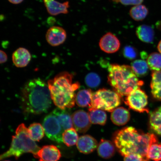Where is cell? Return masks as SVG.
Segmentation results:
<instances>
[{"instance_id":"277c9868","label":"cell","mask_w":161,"mask_h":161,"mask_svg":"<svg viewBox=\"0 0 161 161\" xmlns=\"http://www.w3.org/2000/svg\"><path fill=\"white\" fill-rule=\"evenodd\" d=\"M108 82L114 91L121 96H127L140 88L144 84L134 73L131 66L110 64L108 66Z\"/></svg>"},{"instance_id":"6da1fadb","label":"cell","mask_w":161,"mask_h":161,"mask_svg":"<svg viewBox=\"0 0 161 161\" xmlns=\"http://www.w3.org/2000/svg\"><path fill=\"white\" fill-rule=\"evenodd\" d=\"M113 140L117 150L123 156L138 154L147 158L151 145L158 142L154 134L144 133L132 126L117 131Z\"/></svg>"},{"instance_id":"5bb4252c","label":"cell","mask_w":161,"mask_h":161,"mask_svg":"<svg viewBox=\"0 0 161 161\" xmlns=\"http://www.w3.org/2000/svg\"><path fill=\"white\" fill-rule=\"evenodd\" d=\"M46 9L50 15L55 16L60 14H67L69 7L68 1L59 3L56 0H43Z\"/></svg>"},{"instance_id":"2e32d148","label":"cell","mask_w":161,"mask_h":161,"mask_svg":"<svg viewBox=\"0 0 161 161\" xmlns=\"http://www.w3.org/2000/svg\"><path fill=\"white\" fill-rule=\"evenodd\" d=\"M130 112L124 107L116 108L111 112V119L116 125H125L130 120Z\"/></svg>"},{"instance_id":"836d02e7","label":"cell","mask_w":161,"mask_h":161,"mask_svg":"<svg viewBox=\"0 0 161 161\" xmlns=\"http://www.w3.org/2000/svg\"><path fill=\"white\" fill-rule=\"evenodd\" d=\"M8 57L7 54L3 50H1V63L3 64L7 62Z\"/></svg>"},{"instance_id":"4dcf8cb0","label":"cell","mask_w":161,"mask_h":161,"mask_svg":"<svg viewBox=\"0 0 161 161\" xmlns=\"http://www.w3.org/2000/svg\"><path fill=\"white\" fill-rule=\"evenodd\" d=\"M123 53L125 57L130 60L136 59L137 55L135 48L130 46H126L124 48Z\"/></svg>"},{"instance_id":"3957f363","label":"cell","mask_w":161,"mask_h":161,"mask_svg":"<svg viewBox=\"0 0 161 161\" xmlns=\"http://www.w3.org/2000/svg\"><path fill=\"white\" fill-rule=\"evenodd\" d=\"M73 76L67 72L58 74L53 79L48 80L52 99L58 108L65 110L75 105V92L79 88L78 82L73 83Z\"/></svg>"},{"instance_id":"484cf974","label":"cell","mask_w":161,"mask_h":161,"mask_svg":"<svg viewBox=\"0 0 161 161\" xmlns=\"http://www.w3.org/2000/svg\"><path fill=\"white\" fill-rule=\"evenodd\" d=\"M62 141L66 146L71 147L77 143L78 136L77 131L72 128L64 131L62 136Z\"/></svg>"},{"instance_id":"4316f807","label":"cell","mask_w":161,"mask_h":161,"mask_svg":"<svg viewBox=\"0 0 161 161\" xmlns=\"http://www.w3.org/2000/svg\"><path fill=\"white\" fill-rule=\"evenodd\" d=\"M28 129L30 136L36 142H39L45 136V130L43 125L39 123H34L30 125Z\"/></svg>"},{"instance_id":"1f68e13d","label":"cell","mask_w":161,"mask_h":161,"mask_svg":"<svg viewBox=\"0 0 161 161\" xmlns=\"http://www.w3.org/2000/svg\"><path fill=\"white\" fill-rule=\"evenodd\" d=\"M124 157V161H149V160L147 158H145L138 154H132Z\"/></svg>"},{"instance_id":"30bf717a","label":"cell","mask_w":161,"mask_h":161,"mask_svg":"<svg viewBox=\"0 0 161 161\" xmlns=\"http://www.w3.org/2000/svg\"><path fill=\"white\" fill-rule=\"evenodd\" d=\"M99 45L102 51L106 53H112L117 52L119 49L120 43L117 37L108 32L101 38Z\"/></svg>"},{"instance_id":"44dd1931","label":"cell","mask_w":161,"mask_h":161,"mask_svg":"<svg viewBox=\"0 0 161 161\" xmlns=\"http://www.w3.org/2000/svg\"><path fill=\"white\" fill-rule=\"evenodd\" d=\"M92 92L90 89L79 91L76 95L75 102L80 107H90L91 104Z\"/></svg>"},{"instance_id":"8d00e7d4","label":"cell","mask_w":161,"mask_h":161,"mask_svg":"<svg viewBox=\"0 0 161 161\" xmlns=\"http://www.w3.org/2000/svg\"><path fill=\"white\" fill-rule=\"evenodd\" d=\"M141 55H142V57L143 59H146L147 58V55L146 52H142V53L141 54Z\"/></svg>"},{"instance_id":"e575fe53","label":"cell","mask_w":161,"mask_h":161,"mask_svg":"<svg viewBox=\"0 0 161 161\" xmlns=\"http://www.w3.org/2000/svg\"><path fill=\"white\" fill-rule=\"evenodd\" d=\"M8 1L10 3L14 4H18L21 3L24 0H8Z\"/></svg>"},{"instance_id":"d6a6232c","label":"cell","mask_w":161,"mask_h":161,"mask_svg":"<svg viewBox=\"0 0 161 161\" xmlns=\"http://www.w3.org/2000/svg\"><path fill=\"white\" fill-rule=\"evenodd\" d=\"M112 1L117 3H119L124 5L135 6L142 4L144 0H112Z\"/></svg>"},{"instance_id":"ac0fdd59","label":"cell","mask_w":161,"mask_h":161,"mask_svg":"<svg viewBox=\"0 0 161 161\" xmlns=\"http://www.w3.org/2000/svg\"><path fill=\"white\" fill-rule=\"evenodd\" d=\"M57 118L64 131L68 129L73 128L72 116L65 110L57 108L52 113Z\"/></svg>"},{"instance_id":"f546056e","label":"cell","mask_w":161,"mask_h":161,"mask_svg":"<svg viewBox=\"0 0 161 161\" xmlns=\"http://www.w3.org/2000/svg\"><path fill=\"white\" fill-rule=\"evenodd\" d=\"M85 82L89 87L94 88L100 85L101 79L99 75L94 72H91L86 76Z\"/></svg>"},{"instance_id":"d4e9b609","label":"cell","mask_w":161,"mask_h":161,"mask_svg":"<svg viewBox=\"0 0 161 161\" xmlns=\"http://www.w3.org/2000/svg\"><path fill=\"white\" fill-rule=\"evenodd\" d=\"M133 71L138 77H143L148 74L149 67L147 62L144 60H137L131 64Z\"/></svg>"},{"instance_id":"9c48e42d","label":"cell","mask_w":161,"mask_h":161,"mask_svg":"<svg viewBox=\"0 0 161 161\" xmlns=\"http://www.w3.org/2000/svg\"><path fill=\"white\" fill-rule=\"evenodd\" d=\"M71 116L73 126L77 131L85 133L89 130L92 123L87 113L83 110H78Z\"/></svg>"},{"instance_id":"83f0119b","label":"cell","mask_w":161,"mask_h":161,"mask_svg":"<svg viewBox=\"0 0 161 161\" xmlns=\"http://www.w3.org/2000/svg\"><path fill=\"white\" fill-rule=\"evenodd\" d=\"M149 68L153 71L161 70V54L154 52L150 54L147 59Z\"/></svg>"},{"instance_id":"7402d4cb","label":"cell","mask_w":161,"mask_h":161,"mask_svg":"<svg viewBox=\"0 0 161 161\" xmlns=\"http://www.w3.org/2000/svg\"><path fill=\"white\" fill-rule=\"evenodd\" d=\"M149 124L151 129L161 136V106L150 114Z\"/></svg>"},{"instance_id":"9a60e30c","label":"cell","mask_w":161,"mask_h":161,"mask_svg":"<svg viewBox=\"0 0 161 161\" xmlns=\"http://www.w3.org/2000/svg\"><path fill=\"white\" fill-rule=\"evenodd\" d=\"M12 58L16 66L23 68L29 64L31 59V55L29 50L25 48L20 47L14 52Z\"/></svg>"},{"instance_id":"4fadbf2b","label":"cell","mask_w":161,"mask_h":161,"mask_svg":"<svg viewBox=\"0 0 161 161\" xmlns=\"http://www.w3.org/2000/svg\"><path fill=\"white\" fill-rule=\"evenodd\" d=\"M76 144L79 152L84 154H88L93 152L98 145L95 139L88 135L80 136Z\"/></svg>"},{"instance_id":"f1b7e54d","label":"cell","mask_w":161,"mask_h":161,"mask_svg":"<svg viewBox=\"0 0 161 161\" xmlns=\"http://www.w3.org/2000/svg\"><path fill=\"white\" fill-rule=\"evenodd\" d=\"M147 157L149 160L154 161L161 160V144L158 142L154 143L150 147Z\"/></svg>"},{"instance_id":"d590c367","label":"cell","mask_w":161,"mask_h":161,"mask_svg":"<svg viewBox=\"0 0 161 161\" xmlns=\"http://www.w3.org/2000/svg\"><path fill=\"white\" fill-rule=\"evenodd\" d=\"M158 49L159 52L161 54V40L159 42L158 46Z\"/></svg>"},{"instance_id":"d6986e66","label":"cell","mask_w":161,"mask_h":161,"mask_svg":"<svg viewBox=\"0 0 161 161\" xmlns=\"http://www.w3.org/2000/svg\"><path fill=\"white\" fill-rule=\"evenodd\" d=\"M136 34L138 39L144 43H150L153 41L154 32L149 25H144L139 26L136 28Z\"/></svg>"},{"instance_id":"52a82bcc","label":"cell","mask_w":161,"mask_h":161,"mask_svg":"<svg viewBox=\"0 0 161 161\" xmlns=\"http://www.w3.org/2000/svg\"><path fill=\"white\" fill-rule=\"evenodd\" d=\"M125 103L130 109L139 113L149 112L148 96L144 91L136 89L126 97Z\"/></svg>"},{"instance_id":"cb8c5ba5","label":"cell","mask_w":161,"mask_h":161,"mask_svg":"<svg viewBox=\"0 0 161 161\" xmlns=\"http://www.w3.org/2000/svg\"><path fill=\"white\" fill-rule=\"evenodd\" d=\"M148 14V10L143 5L140 4L134 6L131 8L130 11V17L135 21H142L146 19Z\"/></svg>"},{"instance_id":"ffe728a7","label":"cell","mask_w":161,"mask_h":161,"mask_svg":"<svg viewBox=\"0 0 161 161\" xmlns=\"http://www.w3.org/2000/svg\"><path fill=\"white\" fill-rule=\"evenodd\" d=\"M151 82V92L153 97L161 101V70L153 71Z\"/></svg>"},{"instance_id":"e0dca14e","label":"cell","mask_w":161,"mask_h":161,"mask_svg":"<svg viewBox=\"0 0 161 161\" xmlns=\"http://www.w3.org/2000/svg\"><path fill=\"white\" fill-rule=\"evenodd\" d=\"M97 151L101 158L108 159L112 158L115 154L116 147L110 141L102 139L98 144Z\"/></svg>"},{"instance_id":"8992f818","label":"cell","mask_w":161,"mask_h":161,"mask_svg":"<svg viewBox=\"0 0 161 161\" xmlns=\"http://www.w3.org/2000/svg\"><path fill=\"white\" fill-rule=\"evenodd\" d=\"M121 97L114 91L104 88L100 89L92 94L91 104L89 108L111 112L120 105Z\"/></svg>"},{"instance_id":"7a4b0ae2","label":"cell","mask_w":161,"mask_h":161,"mask_svg":"<svg viewBox=\"0 0 161 161\" xmlns=\"http://www.w3.org/2000/svg\"><path fill=\"white\" fill-rule=\"evenodd\" d=\"M21 94L23 107L28 113H43L51 106L52 100L49 86L40 78L27 82L22 89Z\"/></svg>"},{"instance_id":"7c38bea8","label":"cell","mask_w":161,"mask_h":161,"mask_svg":"<svg viewBox=\"0 0 161 161\" xmlns=\"http://www.w3.org/2000/svg\"><path fill=\"white\" fill-rule=\"evenodd\" d=\"M61 157L59 149L51 145L42 147L38 153L37 158L39 161H58Z\"/></svg>"},{"instance_id":"603a6c76","label":"cell","mask_w":161,"mask_h":161,"mask_svg":"<svg viewBox=\"0 0 161 161\" xmlns=\"http://www.w3.org/2000/svg\"><path fill=\"white\" fill-rule=\"evenodd\" d=\"M88 114L92 124L101 125L106 124L107 117L103 110L89 108Z\"/></svg>"},{"instance_id":"74e56055","label":"cell","mask_w":161,"mask_h":161,"mask_svg":"<svg viewBox=\"0 0 161 161\" xmlns=\"http://www.w3.org/2000/svg\"><path fill=\"white\" fill-rule=\"evenodd\" d=\"M10 161L9 160H5V161Z\"/></svg>"},{"instance_id":"8fae6325","label":"cell","mask_w":161,"mask_h":161,"mask_svg":"<svg viewBox=\"0 0 161 161\" xmlns=\"http://www.w3.org/2000/svg\"><path fill=\"white\" fill-rule=\"evenodd\" d=\"M67 37L66 31L63 28L53 26L46 32V38L48 43L53 46H57L63 44Z\"/></svg>"},{"instance_id":"ba28073f","label":"cell","mask_w":161,"mask_h":161,"mask_svg":"<svg viewBox=\"0 0 161 161\" xmlns=\"http://www.w3.org/2000/svg\"><path fill=\"white\" fill-rule=\"evenodd\" d=\"M43 126L46 136L49 139L58 143L63 142L62 136L64 130L57 118L53 114H48L44 118Z\"/></svg>"},{"instance_id":"5b68a950","label":"cell","mask_w":161,"mask_h":161,"mask_svg":"<svg viewBox=\"0 0 161 161\" xmlns=\"http://www.w3.org/2000/svg\"><path fill=\"white\" fill-rule=\"evenodd\" d=\"M40 149L30 136L28 129L25 124H21L16 130L15 135L12 136L9 149L1 155L0 159L3 160L11 156L18 159L25 153H31L37 158L38 153Z\"/></svg>"}]
</instances>
